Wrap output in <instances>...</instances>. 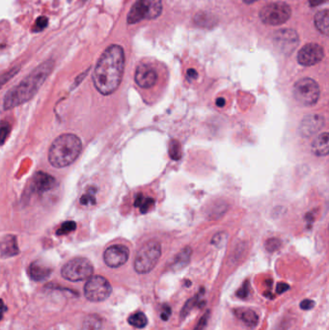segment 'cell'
<instances>
[{"mask_svg":"<svg viewBox=\"0 0 329 330\" xmlns=\"http://www.w3.org/2000/svg\"><path fill=\"white\" fill-rule=\"evenodd\" d=\"M125 70V52L122 46L112 45L101 54L93 73L95 88L104 96L113 94L121 84Z\"/></svg>","mask_w":329,"mask_h":330,"instance_id":"1","label":"cell"},{"mask_svg":"<svg viewBox=\"0 0 329 330\" xmlns=\"http://www.w3.org/2000/svg\"><path fill=\"white\" fill-rule=\"evenodd\" d=\"M53 67V60H46L43 64L38 66L17 86L9 90L4 98V109H12L30 101L46 81Z\"/></svg>","mask_w":329,"mask_h":330,"instance_id":"2","label":"cell"},{"mask_svg":"<svg viewBox=\"0 0 329 330\" xmlns=\"http://www.w3.org/2000/svg\"><path fill=\"white\" fill-rule=\"evenodd\" d=\"M83 150L81 140L74 134L65 133L55 139L49 148L48 160L56 168L72 164Z\"/></svg>","mask_w":329,"mask_h":330,"instance_id":"3","label":"cell"},{"mask_svg":"<svg viewBox=\"0 0 329 330\" xmlns=\"http://www.w3.org/2000/svg\"><path fill=\"white\" fill-rule=\"evenodd\" d=\"M161 256V246L155 241H148L138 250L134 259V269L139 274H146L152 271Z\"/></svg>","mask_w":329,"mask_h":330,"instance_id":"4","label":"cell"},{"mask_svg":"<svg viewBox=\"0 0 329 330\" xmlns=\"http://www.w3.org/2000/svg\"><path fill=\"white\" fill-rule=\"evenodd\" d=\"M161 0H136L128 15V23H138L143 19H154L161 14Z\"/></svg>","mask_w":329,"mask_h":330,"instance_id":"5","label":"cell"},{"mask_svg":"<svg viewBox=\"0 0 329 330\" xmlns=\"http://www.w3.org/2000/svg\"><path fill=\"white\" fill-rule=\"evenodd\" d=\"M320 86L312 78H302L293 86V97L303 106H312L320 99Z\"/></svg>","mask_w":329,"mask_h":330,"instance_id":"6","label":"cell"},{"mask_svg":"<svg viewBox=\"0 0 329 330\" xmlns=\"http://www.w3.org/2000/svg\"><path fill=\"white\" fill-rule=\"evenodd\" d=\"M94 267L91 262L85 258H75L68 262L61 270L66 280L78 282L89 279L93 274Z\"/></svg>","mask_w":329,"mask_h":330,"instance_id":"7","label":"cell"},{"mask_svg":"<svg viewBox=\"0 0 329 330\" xmlns=\"http://www.w3.org/2000/svg\"><path fill=\"white\" fill-rule=\"evenodd\" d=\"M292 10L284 2H273L265 5L260 12L261 20L268 25H280L291 18Z\"/></svg>","mask_w":329,"mask_h":330,"instance_id":"8","label":"cell"},{"mask_svg":"<svg viewBox=\"0 0 329 330\" xmlns=\"http://www.w3.org/2000/svg\"><path fill=\"white\" fill-rule=\"evenodd\" d=\"M111 292L112 288L108 280L100 275L91 276L84 287L86 298L94 302L105 300L109 297Z\"/></svg>","mask_w":329,"mask_h":330,"instance_id":"9","label":"cell"},{"mask_svg":"<svg viewBox=\"0 0 329 330\" xmlns=\"http://www.w3.org/2000/svg\"><path fill=\"white\" fill-rule=\"evenodd\" d=\"M275 46L284 53H290L299 43L297 33L293 29H280L273 35Z\"/></svg>","mask_w":329,"mask_h":330,"instance_id":"10","label":"cell"},{"mask_svg":"<svg viewBox=\"0 0 329 330\" xmlns=\"http://www.w3.org/2000/svg\"><path fill=\"white\" fill-rule=\"evenodd\" d=\"M324 51L322 46L318 44H307L302 47L297 54V61L305 67L318 64L322 60Z\"/></svg>","mask_w":329,"mask_h":330,"instance_id":"11","label":"cell"},{"mask_svg":"<svg viewBox=\"0 0 329 330\" xmlns=\"http://www.w3.org/2000/svg\"><path fill=\"white\" fill-rule=\"evenodd\" d=\"M129 251L128 248L122 244H115L104 251L103 260L109 267H120L125 265L128 260Z\"/></svg>","mask_w":329,"mask_h":330,"instance_id":"12","label":"cell"},{"mask_svg":"<svg viewBox=\"0 0 329 330\" xmlns=\"http://www.w3.org/2000/svg\"><path fill=\"white\" fill-rule=\"evenodd\" d=\"M134 80L141 88H152L157 81V73L150 65H139L135 71Z\"/></svg>","mask_w":329,"mask_h":330,"instance_id":"13","label":"cell"},{"mask_svg":"<svg viewBox=\"0 0 329 330\" xmlns=\"http://www.w3.org/2000/svg\"><path fill=\"white\" fill-rule=\"evenodd\" d=\"M56 184V180L45 172H37L32 179V190L36 193H44L51 190Z\"/></svg>","mask_w":329,"mask_h":330,"instance_id":"14","label":"cell"},{"mask_svg":"<svg viewBox=\"0 0 329 330\" xmlns=\"http://www.w3.org/2000/svg\"><path fill=\"white\" fill-rule=\"evenodd\" d=\"M324 119L320 115H309L302 121L299 132L302 136H311L316 133L320 128H322Z\"/></svg>","mask_w":329,"mask_h":330,"instance_id":"15","label":"cell"},{"mask_svg":"<svg viewBox=\"0 0 329 330\" xmlns=\"http://www.w3.org/2000/svg\"><path fill=\"white\" fill-rule=\"evenodd\" d=\"M312 152L316 156H324L328 155L329 139L327 132H322L314 139L312 143Z\"/></svg>","mask_w":329,"mask_h":330,"instance_id":"16","label":"cell"},{"mask_svg":"<svg viewBox=\"0 0 329 330\" xmlns=\"http://www.w3.org/2000/svg\"><path fill=\"white\" fill-rule=\"evenodd\" d=\"M50 273L51 269L40 262H35L29 266V275L35 281H43L46 279Z\"/></svg>","mask_w":329,"mask_h":330,"instance_id":"17","label":"cell"},{"mask_svg":"<svg viewBox=\"0 0 329 330\" xmlns=\"http://www.w3.org/2000/svg\"><path fill=\"white\" fill-rule=\"evenodd\" d=\"M0 252L3 257L16 256L18 254V243L16 237L7 236L0 242Z\"/></svg>","mask_w":329,"mask_h":330,"instance_id":"18","label":"cell"},{"mask_svg":"<svg viewBox=\"0 0 329 330\" xmlns=\"http://www.w3.org/2000/svg\"><path fill=\"white\" fill-rule=\"evenodd\" d=\"M328 17L329 12L327 9L320 11L315 17L316 28H318L320 33H322L325 36H328Z\"/></svg>","mask_w":329,"mask_h":330,"instance_id":"19","label":"cell"},{"mask_svg":"<svg viewBox=\"0 0 329 330\" xmlns=\"http://www.w3.org/2000/svg\"><path fill=\"white\" fill-rule=\"evenodd\" d=\"M237 317L243 321L246 325L253 327L258 323V315L253 310L250 309H238L235 311Z\"/></svg>","mask_w":329,"mask_h":330,"instance_id":"20","label":"cell"},{"mask_svg":"<svg viewBox=\"0 0 329 330\" xmlns=\"http://www.w3.org/2000/svg\"><path fill=\"white\" fill-rule=\"evenodd\" d=\"M102 321L97 315H90L85 318L83 321L81 330H101Z\"/></svg>","mask_w":329,"mask_h":330,"instance_id":"21","label":"cell"},{"mask_svg":"<svg viewBox=\"0 0 329 330\" xmlns=\"http://www.w3.org/2000/svg\"><path fill=\"white\" fill-rule=\"evenodd\" d=\"M128 323L136 328H144L148 323L146 315L142 312H136L129 316L128 319Z\"/></svg>","mask_w":329,"mask_h":330,"instance_id":"22","label":"cell"},{"mask_svg":"<svg viewBox=\"0 0 329 330\" xmlns=\"http://www.w3.org/2000/svg\"><path fill=\"white\" fill-rule=\"evenodd\" d=\"M191 256V249L189 248H184L183 251L176 257L174 261V267L175 268H181L186 266L189 262V259Z\"/></svg>","mask_w":329,"mask_h":330,"instance_id":"23","label":"cell"},{"mask_svg":"<svg viewBox=\"0 0 329 330\" xmlns=\"http://www.w3.org/2000/svg\"><path fill=\"white\" fill-rule=\"evenodd\" d=\"M195 22L200 26L208 28L209 25H212L213 18L207 13H199L195 16Z\"/></svg>","mask_w":329,"mask_h":330,"instance_id":"24","label":"cell"},{"mask_svg":"<svg viewBox=\"0 0 329 330\" xmlns=\"http://www.w3.org/2000/svg\"><path fill=\"white\" fill-rule=\"evenodd\" d=\"M11 132V125L7 121H0V146L5 143Z\"/></svg>","mask_w":329,"mask_h":330,"instance_id":"25","label":"cell"},{"mask_svg":"<svg viewBox=\"0 0 329 330\" xmlns=\"http://www.w3.org/2000/svg\"><path fill=\"white\" fill-rule=\"evenodd\" d=\"M76 228V223L74 221H66L64 222L61 227L57 230L56 234L58 236H64V235H68L69 233L73 232Z\"/></svg>","mask_w":329,"mask_h":330,"instance_id":"26","label":"cell"},{"mask_svg":"<svg viewBox=\"0 0 329 330\" xmlns=\"http://www.w3.org/2000/svg\"><path fill=\"white\" fill-rule=\"evenodd\" d=\"M199 298H200V295L197 294L196 296H194L193 298L189 299L187 302L185 303V305H184V307H183V310H182V313H181L182 318H183V317L184 318V317H186V316L188 315V313L191 311L192 309H193V307L195 306L196 302L199 301Z\"/></svg>","mask_w":329,"mask_h":330,"instance_id":"27","label":"cell"},{"mask_svg":"<svg viewBox=\"0 0 329 330\" xmlns=\"http://www.w3.org/2000/svg\"><path fill=\"white\" fill-rule=\"evenodd\" d=\"M19 71V68H13L12 70H10L9 72L3 73L2 75H0V88L5 84L8 82L12 77H14Z\"/></svg>","mask_w":329,"mask_h":330,"instance_id":"28","label":"cell"},{"mask_svg":"<svg viewBox=\"0 0 329 330\" xmlns=\"http://www.w3.org/2000/svg\"><path fill=\"white\" fill-rule=\"evenodd\" d=\"M170 156H172L173 159H179L180 156H182L181 146L178 141H172L170 146Z\"/></svg>","mask_w":329,"mask_h":330,"instance_id":"29","label":"cell"},{"mask_svg":"<svg viewBox=\"0 0 329 330\" xmlns=\"http://www.w3.org/2000/svg\"><path fill=\"white\" fill-rule=\"evenodd\" d=\"M80 203H81L83 205H85V206H88V205H95V203H96V198H95L94 193H92V191H89V193L83 195V197L80 198Z\"/></svg>","mask_w":329,"mask_h":330,"instance_id":"30","label":"cell"},{"mask_svg":"<svg viewBox=\"0 0 329 330\" xmlns=\"http://www.w3.org/2000/svg\"><path fill=\"white\" fill-rule=\"evenodd\" d=\"M47 26V18L46 17H40L37 18L34 31H42Z\"/></svg>","mask_w":329,"mask_h":330,"instance_id":"31","label":"cell"},{"mask_svg":"<svg viewBox=\"0 0 329 330\" xmlns=\"http://www.w3.org/2000/svg\"><path fill=\"white\" fill-rule=\"evenodd\" d=\"M209 317H210V311L207 312L203 317H202L201 320L198 322L197 326L195 327L194 330H204V328L206 327L207 325V322H208V320H209Z\"/></svg>","mask_w":329,"mask_h":330,"instance_id":"32","label":"cell"},{"mask_svg":"<svg viewBox=\"0 0 329 330\" xmlns=\"http://www.w3.org/2000/svg\"><path fill=\"white\" fill-rule=\"evenodd\" d=\"M314 306H315V302L311 299H305L300 303V307L303 310H311Z\"/></svg>","mask_w":329,"mask_h":330,"instance_id":"33","label":"cell"},{"mask_svg":"<svg viewBox=\"0 0 329 330\" xmlns=\"http://www.w3.org/2000/svg\"><path fill=\"white\" fill-rule=\"evenodd\" d=\"M248 293H249V287H248V284L246 283V284H243L242 288L238 290L237 294H238V296L241 297V298H245V297H247Z\"/></svg>","mask_w":329,"mask_h":330,"instance_id":"34","label":"cell"},{"mask_svg":"<svg viewBox=\"0 0 329 330\" xmlns=\"http://www.w3.org/2000/svg\"><path fill=\"white\" fill-rule=\"evenodd\" d=\"M170 314H171V309L169 307H164L163 311L161 312V319L163 321H167L170 317Z\"/></svg>","mask_w":329,"mask_h":330,"instance_id":"35","label":"cell"},{"mask_svg":"<svg viewBox=\"0 0 329 330\" xmlns=\"http://www.w3.org/2000/svg\"><path fill=\"white\" fill-rule=\"evenodd\" d=\"M289 289H290V287L287 284L279 283V284L277 285V293H284V292H286Z\"/></svg>","mask_w":329,"mask_h":330,"instance_id":"36","label":"cell"},{"mask_svg":"<svg viewBox=\"0 0 329 330\" xmlns=\"http://www.w3.org/2000/svg\"><path fill=\"white\" fill-rule=\"evenodd\" d=\"M326 0H309V3L311 5L312 7H316V6H319L320 4L324 3Z\"/></svg>","mask_w":329,"mask_h":330,"instance_id":"37","label":"cell"},{"mask_svg":"<svg viewBox=\"0 0 329 330\" xmlns=\"http://www.w3.org/2000/svg\"><path fill=\"white\" fill-rule=\"evenodd\" d=\"M197 75H198V73H197V72L195 70H193V69H190V70L187 71V76L190 77V79L196 78Z\"/></svg>","mask_w":329,"mask_h":330,"instance_id":"38","label":"cell"},{"mask_svg":"<svg viewBox=\"0 0 329 330\" xmlns=\"http://www.w3.org/2000/svg\"><path fill=\"white\" fill-rule=\"evenodd\" d=\"M216 105L220 106V107L224 106V105H225V100H224L223 98H218V99L216 100Z\"/></svg>","mask_w":329,"mask_h":330,"instance_id":"39","label":"cell"},{"mask_svg":"<svg viewBox=\"0 0 329 330\" xmlns=\"http://www.w3.org/2000/svg\"><path fill=\"white\" fill-rule=\"evenodd\" d=\"M6 310L7 309H6L5 304L2 301V299H0V312L6 311Z\"/></svg>","mask_w":329,"mask_h":330,"instance_id":"40","label":"cell"},{"mask_svg":"<svg viewBox=\"0 0 329 330\" xmlns=\"http://www.w3.org/2000/svg\"><path fill=\"white\" fill-rule=\"evenodd\" d=\"M243 2H245V3H247V4H251V3H254V2H256V1H258V0H242Z\"/></svg>","mask_w":329,"mask_h":330,"instance_id":"41","label":"cell"},{"mask_svg":"<svg viewBox=\"0 0 329 330\" xmlns=\"http://www.w3.org/2000/svg\"><path fill=\"white\" fill-rule=\"evenodd\" d=\"M85 74H87V72H85V73H83L81 75H79V77H80V79H83V77H84V75H85ZM77 83H79L78 82V79H76V81H75V85H77Z\"/></svg>","mask_w":329,"mask_h":330,"instance_id":"42","label":"cell"}]
</instances>
